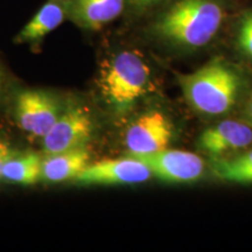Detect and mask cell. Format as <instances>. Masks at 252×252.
<instances>
[{
	"instance_id": "15",
	"label": "cell",
	"mask_w": 252,
	"mask_h": 252,
	"mask_svg": "<svg viewBox=\"0 0 252 252\" xmlns=\"http://www.w3.org/2000/svg\"><path fill=\"white\" fill-rule=\"evenodd\" d=\"M235 52L252 63V6L238 8L226 27Z\"/></svg>"
},
{
	"instance_id": "16",
	"label": "cell",
	"mask_w": 252,
	"mask_h": 252,
	"mask_svg": "<svg viewBox=\"0 0 252 252\" xmlns=\"http://www.w3.org/2000/svg\"><path fill=\"white\" fill-rule=\"evenodd\" d=\"M169 0H127L125 17L132 23L140 24L159 11Z\"/></svg>"
},
{
	"instance_id": "6",
	"label": "cell",
	"mask_w": 252,
	"mask_h": 252,
	"mask_svg": "<svg viewBox=\"0 0 252 252\" xmlns=\"http://www.w3.org/2000/svg\"><path fill=\"white\" fill-rule=\"evenodd\" d=\"M152 176V171L143 160L132 157L89 163L75 182L81 185H138Z\"/></svg>"
},
{
	"instance_id": "13",
	"label": "cell",
	"mask_w": 252,
	"mask_h": 252,
	"mask_svg": "<svg viewBox=\"0 0 252 252\" xmlns=\"http://www.w3.org/2000/svg\"><path fill=\"white\" fill-rule=\"evenodd\" d=\"M213 174L222 181L232 184H252V150L236 156L212 158Z\"/></svg>"
},
{
	"instance_id": "18",
	"label": "cell",
	"mask_w": 252,
	"mask_h": 252,
	"mask_svg": "<svg viewBox=\"0 0 252 252\" xmlns=\"http://www.w3.org/2000/svg\"><path fill=\"white\" fill-rule=\"evenodd\" d=\"M244 118L249 125L252 126V94L249 96L244 105Z\"/></svg>"
},
{
	"instance_id": "14",
	"label": "cell",
	"mask_w": 252,
	"mask_h": 252,
	"mask_svg": "<svg viewBox=\"0 0 252 252\" xmlns=\"http://www.w3.org/2000/svg\"><path fill=\"white\" fill-rule=\"evenodd\" d=\"M41 165L42 160L35 153L12 156L2 167L0 179L9 184L34 185L41 179Z\"/></svg>"
},
{
	"instance_id": "3",
	"label": "cell",
	"mask_w": 252,
	"mask_h": 252,
	"mask_svg": "<svg viewBox=\"0 0 252 252\" xmlns=\"http://www.w3.org/2000/svg\"><path fill=\"white\" fill-rule=\"evenodd\" d=\"M100 70L99 89L113 111H131L151 83V69L143 54L133 47L116 46Z\"/></svg>"
},
{
	"instance_id": "9",
	"label": "cell",
	"mask_w": 252,
	"mask_h": 252,
	"mask_svg": "<svg viewBox=\"0 0 252 252\" xmlns=\"http://www.w3.org/2000/svg\"><path fill=\"white\" fill-rule=\"evenodd\" d=\"M252 144V126L247 122L223 121L207 128L198 138V149L210 158L226 157Z\"/></svg>"
},
{
	"instance_id": "17",
	"label": "cell",
	"mask_w": 252,
	"mask_h": 252,
	"mask_svg": "<svg viewBox=\"0 0 252 252\" xmlns=\"http://www.w3.org/2000/svg\"><path fill=\"white\" fill-rule=\"evenodd\" d=\"M13 154L11 152V149L5 141H2L0 139V174H1V169L4 167L5 162L11 158Z\"/></svg>"
},
{
	"instance_id": "5",
	"label": "cell",
	"mask_w": 252,
	"mask_h": 252,
	"mask_svg": "<svg viewBox=\"0 0 252 252\" xmlns=\"http://www.w3.org/2000/svg\"><path fill=\"white\" fill-rule=\"evenodd\" d=\"M94 123L90 113L82 106H70L61 112L58 121L42 138L47 156L84 147L93 135Z\"/></svg>"
},
{
	"instance_id": "1",
	"label": "cell",
	"mask_w": 252,
	"mask_h": 252,
	"mask_svg": "<svg viewBox=\"0 0 252 252\" xmlns=\"http://www.w3.org/2000/svg\"><path fill=\"white\" fill-rule=\"evenodd\" d=\"M239 8L238 0H169L144 20L141 36L174 53H195L213 46Z\"/></svg>"
},
{
	"instance_id": "12",
	"label": "cell",
	"mask_w": 252,
	"mask_h": 252,
	"mask_svg": "<svg viewBox=\"0 0 252 252\" xmlns=\"http://www.w3.org/2000/svg\"><path fill=\"white\" fill-rule=\"evenodd\" d=\"M90 153L86 147L50 154L42 160L41 181L48 184H60L75 180L89 165Z\"/></svg>"
},
{
	"instance_id": "11",
	"label": "cell",
	"mask_w": 252,
	"mask_h": 252,
	"mask_svg": "<svg viewBox=\"0 0 252 252\" xmlns=\"http://www.w3.org/2000/svg\"><path fill=\"white\" fill-rule=\"evenodd\" d=\"M69 19L68 0H47L21 31L15 35L14 42L37 48L47 35Z\"/></svg>"
},
{
	"instance_id": "8",
	"label": "cell",
	"mask_w": 252,
	"mask_h": 252,
	"mask_svg": "<svg viewBox=\"0 0 252 252\" xmlns=\"http://www.w3.org/2000/svg\"><path fill=\"white\" fill-rule=\"evenodd\" d=\"M135 158L143 160L158 179L169 184L195 182L204 174L202 158L188 151L166 149L149 156Z\"/></svg>"
},
{
	"instance_id": "19",
	"label": "cell",
	"mask_w": 252,
	"mask_h": 252,
	"mask_svg": "<svg viewBox=\"0 0 252 252\" xmlns=\"http://www.w3.org/2000/svg\"><path fill=\"white\" fill-rule=\"evenodd\" d=\"M1 83H2V72L0 70V87H1Z\"/></svg>"
},
{
	"instance_id": "7",
	"label": "cell",
	"mask_w": 252,
	"mask_h": 252,
	"mask_svg": "<svg viewBox=\"0 0 252 252\" xmlns=\"http://www.w3.org/2000/svg\"><path fill=\"white\" fill-rule=\"evenodd\" d=\"M60 115L59 102L46 91L25 90L18 94L15 100V116L19 125L34 137H45Z\"/></svg>"
},
{
	"instance_id": "10",
	"label": "cell",
	"mask_w": 252,
	"mask_h": 252,
	"mask_svg": "<svg viewBox=\"0 0 252 252\" xmlns=\"http://www.w3.org/2000/svg\"><path fill=\"white\" fill-rule=\"evenodd\" d=\"M69 21L87 32H100L124 17L127 0H68Z\"/></svg>"
},
{
	"instance_id": "2",
	"label": "cell",
	"mask_w": 252,
	"mask_h": 252,
	"mask_svg": "<svg viewBox=\"0 0 252 252\" xmlns=\"http://www.w3.org/2000/svg\"><path fill=\"white\" fill-rule=\"evenodd\" d=\"M179 83L190 108L210 117L235 109L244 88L242 75L222 56H215L194 72L180 75Z\"/></svg>"
},
{
	"instance_id": "4",
	"label": "cell",
	"mask_w": 252,
	"mask_h": 252,
	"mask_svg": "<svg viewBox=\"0 0 252 252\" xmlns=\"http://www.w3.org/2000/svg\"><path fill=\"white\" fill-rule=\"evenodd\" d=\"M174 137L171 119L159 110H152L135 119L125 133V146L132 157L149 156L168 149Z\"/></svg>"
}]
</instances>
